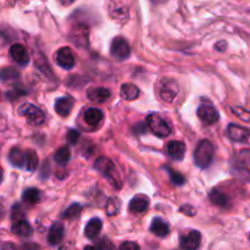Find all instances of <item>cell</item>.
Instances as JSON below:
<instances>
[{"instance_id": "cell-1", "label": "cell", "mask_w": 250, "mask_h": 250, "mask_svg": "<svg viewBox=\"0 0 250 250\" xmlns=\"http://www.w3.org/2000/svg\"><path fill=\"white\" fill-rule=\"evenodd\" d=\"M231 171L241 180H250V150H242L231 159Z\"/></svg>"}, {"instance_id": "cell-2", "label": "cell", "mask_w": 250, "mask_h": 250, "mask_svg": "<svg viewBox=\"0 0 250 250\" xmlns=\"http://www.w3.org/2000/svg\"><path fill=\"white\" fill-rule=\"evenodd\" d=\"M215 149L210 141L205 139L197 146L194 150V164L199 168H208L214 160Z\"/></svg>"}, {"instance_id": "cell-3", "label": "cell", "mask_w": 250, "mask_h": 250, "mask_svg": "<svg viewBox=\"0 0 250 250\" xmlns=\"http://www.w3.org/2000/svg\"><path fill=\"white\" fill-rule=\"evenodd\" d=\"M94 168L99 171L103 176H105L114 185L115 188H121V180H120L119 173L114 163L109 158H105V156L98 158L94 163Z\"/></svg>"}, {"instance_id": "cell-4", "label": "cell", "mask_w": 250, "mask_h": 250, "mask_svg": "<svg viewBox=\"0 0 250 250\" xmlns=\"http://www.w3.org/2000/svg\"><path fill=\"white\" fill-rule=\"evenodd\" d=\"M146 127L154 136L165 138L171 133V126L159 114H149L146 117Z\"/></svg>"}, {"instance_id": "cell-5", "label": "cell", "mask_w": 250, "mask_h": 250, "mask_svg": "<svg viewBox=\"0 0 250 250\" xmlns=\"http://www.w3.org/2000/svg\"><path fill=\"white\" fill-rule=\"evenodd\" d=\"M19 114L23 116L26 121L32 126H39L45 121V115H44L43 110L31 103H23L19 107Z\"/></svg>"}, {"instance_id": "cell-6", "label": "cell", "mask_w": 250, "mask_h": 250, "mask_svg": "<svg viewBox=\"0 0 250 250\" xmlns=\"http://www.w3.org/2000/svg\"><path fill=\"white\" fill-rule=\"evenodd\" d=\"M70 39L77 46H87L89 43V27L83 23L75 24L70 32Z\"/></svg>"}, {"instance_id": "cell-7", "label": "cell", "mask_w": 250, "mask_h": 250, "mask_svg": "<svg viewBox=\"0 0 250 250\" xmlns=\"http://www.w3.org/2000/svg\"><path fill=\"white\" fill-rule=\"evenodd\" d=\"M197 115L199 117L200 121L203 124L208 125V126H211V125L216 124L220 119L219 111L215 106L210 104H202L197 110Z\"/></svg>"}, {"instance_id": "cell-8", "label": "cell", "mask_w": 250, "mask_h": 250, "mask_svg": "<svg viewBox=\"0 0 250 250\" xmlns=\"http://www.w3.org/2000/svg\"><path fill=\"white\" fill-rule=\"evenodd\" d=\"M110 53L117 60H126L131 54V48L127 41L122 37H116L112 41L111 48H110Z\"/></svg>"}, {"instance_id": "cell-9", "label": "cell", "mask_w": 250, "mask_h": 250, "mask_svg": "<svg viewBox=\"0 0 250 250\" xmlns=\"http://www.w3.org/2000/svg\"><path fill=\"white\" fill-rule=\"evenodd\" d=\"M227 136L231 141L236 143L250 144V129L247 127L237 126V125H229L227 127Z\"/></svg>"}, {"instance_id": "cell-10", "label": "cell", "mask_w": 250, "mask_h": 250, "mask_svg": "<svg viewBox=\"0 0 250 250\" xmlns=\"http://www.w3.org/2000/svg\"><path fill=\"white\" fill-rule=\"evenodd\" d=\"M160 98L166 103H172L178 94V84L173 80L166 78L160 84Z\"/></svg>"}, {"instance_id": "cell-11", "label": "cell", "mask_w": 250, "mask_h": 250, "mask_svg": "<svg viewBox=\"0 0 250 250\" xmlns=\"http://www.w3.org/2000/svg\"><path fill=\"white\" fill-rule=\"evenodd\" d=\"M56 62L63 70L73 68L76 65V59L75 55H73V51L68 46H63V48L59 49V51L56 53Z\"/></svg>"}, {"instance_id": "cell-12", "label": "cell", "mask_w": 250, "mask_h": 250, "mask_svg": "<svg viewBox=\"0 0 250 250\" xmlns=\"http://www.w3.org/2000/svg\"><path fill=\"white\" fill-rule=\"evenodd\" d=\"M202 243V234L198 231H189L180 238V247L183 249H198Z\"/></svg>"}, {"instance_id": "cell-13", "label": "cell", "mask_w": 250, "mask_h": 250, "mask_svg": "<svg viewBox=\"0 0 250 250\" xmlns=\"http://www.w3.org/2000/svg\"><path fill=\"white\" fill-rule=\"evenodd\" d=\"M10 56L20 66H26L29 62V54L22 44H14L10 46Z\"/></svg>"}, {"instance_id": "cell-14", "label": "cell", "mask_w": 250, "mask_h": 250, "mask_svg": "<svg viewBox=\"0 0 250 250\" xmlns=\"http://www.w3.org/2000/svg\"><path fill=\"white\" fill-rule=\"evenodd\" d=\"M27 160H28V150L23 151L20 148H12L9 151V161L12 166L26 170Z\"/></svg>"}, {"instance_id": "cell-15", "label": "cell", "mask_w": 250, "mask_h": 250, "mask_svg": "<svg viewBox=\"0 0 250 250\" xmlns=\"http://www.w3.org/2000/svg\"><path fill=\"white\" fill-rule=\"evenodd\" d=\"M63 236H65V229H63V225L61 222H55V224L51 225V227L49 229L48 232V243L50 246L55 247L62 242Z\"/></svg>"}, {"instance_id": "cell-16", "label": "cell", "mask_w": 250, "mask_h": 250, "mask_svg": "<svg viewBox=\"0 0 250 250\" xmlns=\"http://www.w3.org/2000/svg\"><path fill=\"white\" fill-rule=\"evenodd\" d=\"M167 154L176 161L183 160L186 154V144L181 141H171L166 146Z\"/></svg>"}, {"instance_id": "cell-17", "label": "cell", "mask_w": 250, "mask_h": 250, "mask_svg": "<svg viewBox=\"0 0 250 250\" xmlns=\"http://www.w3.org/2000/svg\"><path fill=\"white\" fill-rule=\"evenodd\" d=\"M75 105V100L71 97H61L55 102V111L60 116L66 117L71 114Z\"/></svg>"}, {"instance_id": "cell-18", "label": "cell", "mask_w": 250, "mask_h": 250, "mask_svg": "<svg viewBox=\"0 0 250 250\" xmlns=\"http://www.w3.org/2000/svg\"><path fill=\"white\" fill-rule=\"evenodd\" d=\"M11 231L12 233L21 237V238H29V237L33 234V229H32L31 225H29L24 219L14 221V224H12L11 226Z\"/></svg>"}, {"instance_id": "cell-19", "label": "cell", "mask_w": 250, "mask_h": 250, "mask_svg": "<svg viewBox=\"0 0 250 250\" xmlns=\"http://www.w3.org/2000/svg\"><path fill=\"white\" fill-rule=\"evenodd\" d=\"M83 120L87 125L93 127H97L98 125L102 124V121L104 120V114L100 109H97V107H90L83 115Z\"/></svg>"}, {"instance_id": "cell-20", "label": "cell", "mask_w": 250, "mask_h": 250, "mask_svg": "<svg viewBox=\"0 0 250 250\" xmlns=\"http://www.w3.org/2000/svg\"><path fill=\"white\" fill-rule=\"evenodd\" d=\"M88 99L92 100L93 103H98V104H102L105 103L110 98V90L106 88L102 87H95L90 88L87 92Z\"/></svg>"}, {"instance_id": "cell-21", "label": "cell", "mask_w": 250, "mask_h": 250, "mask_svg": "<svg viewBox=\"0 0 250 250\" xmlns=\"http://www.w3.org/2000/svg\"><path fill=\"white\" fill-rule=\"evenodd\" d=\"M150 231L151 233L155 234L156 237L165 238V237L170 233V226H168L167 222L164 221L161 217H155L150 225Z\"/></svg>"}, {"instance_id": "cell-22", "label": "cell", "mask_w": 250, "mask_h": 250, "mask_svg": "<svg viewBox=\"0 0 250 250\" xmlns=\"http://www.w3.org/2000/svg\"><path fill=\"white\" fill-rule=\"evenodd\" d=\"M102 229H103L102 220L94 217V219H92L87 225H85V229H84L85 237H87L88 239H90V241H93V239H95L98 236H99L100 232H102Z\"/></svg>"}, {"instance_id": "cell-23", "label": "cell", "mask_w": 250, "mask_h": 250, "mask_svg": "<svg viewBox=\"0 0 250 250\" xmlns=\"http://www.w3.org/2000/svg\"><path fill=\"white\" fill-rule=\"evenodd\" d=\"M149 207V199L146 195H137V197L132 198V200L129 202V211L131 212H137V214H141L144 212Z\"/></svg>"}, {"instance_id": "cell-24", "label": "cell", "mask_w": 250, "mask_h": 250, "mask_svg": "<svg viewBox=\"0 0 250 250\" xmlns=\"http://www.w3.org/2000/svg\"><path fill=\"white\" fill-rule=\"evenodd\" d=\"M141 94V90L133 83H125L121 87V97L125 100H136Z\"/></svg>"}, {"instance_id": "cell-25", "label": "cell", "mask_w": 250, "mask_h": 250, "mask_svg": "<svg viewBox=\"0 0 250 250\" xmlns=\"http://www.w3.org/2000/svg\"><path fill=\"white\" fill-rule=\"evenodd\" d=\"M210 200L212 202V204L217 205V207H221V208H226L229 207V197H227L225 193L220 192L217 189H212L209 194Z\"/></svg>"}, {"instance_id": "cell-26", "label": "cell", "mask_w": 250, "mask_h": 250, "mask_svg": "<svg viewBox=\"0 0 250 250\" xmlns=\"http://www.w3.org/2000/svg\"><path fill=\"white\" fill-rule=\"evenodd\" d=\"M42 193L41 190L37 189V188H28L23 192L22 194V200L28 204H37V203L41 202Z\"/></svg>"}, {"instance_id": "cell-27", "label": "cell", "mask_w": 250, "mask_h": 250, "mask_svg": "<svg viewBox=\"0 0 250 250\" xmlns=\"http://www.w3.org/2000/svg\"><path fill=\"white\" fill-rule=\"evenodd\" d=\"M110 14H111L112 19L117 20L119 22H125L126 20H128V9L125 6H120V5L111 6Z\"/></svg>"}, {"instance_id": "cell-28", "label": "cell", "mask_w": 250, "mask_h": 250, "mask_svg": "<svg viewBox=\"0 0 250 250\" xmlns=\"http://www.w3.org/2000/svg\"><path fill=\"white\" fill-rule=\"evenodd\" d=\"M70 159H71V151L67 146H62V148H60L58 151H56L55 155H54V160H55V163L61 166H65L66 164L70 161Z\"/></svg>"}, {"instance_id": "cell-29", "label": "cell", "mask_w": 250, "mask_h": 250, "mask_svg": "<svg viewBox=\"0 0 250 250\" xmlns=\"http://www.w3.org/2000/svg\"><path fill=\"white\" fill-rule=\"evenodd\" d=\"M81 210H82V205L75 203V204L71 205L70 208H67V209L62 212L61 217H62V219H75V217H77L78 215L81 214Z\"/></svg>"}, {"instance_id": "cell-30", "label": "cell", "mask_w": 250, "mask_h": 250, "mask_svg": "<svg viewBox=\"0 0 250 250\" xmlns=\"http://www.w3.org/2000/svg\"><path fill=\"white\" fill-rule=\"evenodd\" d=\"M120 210V200L116 198H110L106 203V214L109 216H114Z\"/></svg>"}, {"instance_id": "cell-31", "label": "cell", "mask_w": 250, "mask_h": 250, "mask_svg": "<svg viewBox=\"0 0 250 250\" xmlns=\"http://www.w3.org/2000/svg\"><path fill=\"white\" fill-rule=\"evenodd\" d=\"M166 171H168V176H170V180L173 185H176V186L185 185L186 178L183 177L180 172H177V171H173L172 168H170V167H166Z\"/></svg>"}, {"instance_id": "cell-32", "label": "cell", "mask_w": 250, "mask_h": 250, "mask_svg": "<svg viewBox=\"0 0 250 250\" xmlns=\"http://www.w3.org/2000/svg\"><path fill=\"white\" fill-rule=\"evenodd\" d=\"M24 217V212L23 210H22V208L20 207L19 204L14 205V208H12V211H11V219L14 220V221H16V220H21Z\"/></svg>"}, {"instance_id": "cell-33", "label": "cell", "mask_w": 250, "mask_h": 250, "mask_svg": "<svg viewBox=\"0 0 250 250\" xmlns=\"http://www.w3.org/2000/svg\"><path fill=\"white\" fill-rule=\"evenodd\" d=\"M80 137H81V133L80 131H77V129H70V131L67 132V141L70 142L71 144L77 143Z\"/></svg>"}, {"instance_id": "cell-34", "label": "cell", "mask_w": 250, "mask_h": 250, "mask_svg": "<svg viewBox=\"0 0 250 250\" xmlns=\"http://www.w3.org/2000/svg\"><path fill=\"white\" fill-rule=\"evenodd\" d=\"M23 95H26V90H22V89H15V90H11V92L6 93V98L11 100L16 99V98L19 97H23Z\"/></svg>"}, {"instance_id": "cell-35", "label": "cell", "mask_w": 250, "mask_h": 250, "mask_svg": "<svg viewBox=\"0 0 250 250\" xmlns=\"http://www.w3.org/2000/svg\"><path fill=\"white\" fill-rule=\"evenodd\" d=\"M120 249H133L137 250L139 249V246L137 243H133V242H125L120 246Z\"/></svg>"}, {"instance_id": "cell-36", "label": "cell", "mask_w": 250, "mask_h": 250, "mask_svg": "<svg viewBox=\"0 0 250 250\" xmlns=\"http://www.w3.org/2000/svg\"><path fill=\"white\" fill-rule=\"evenodd\" d=\"M215 48H216L219 51H225L227 48V43L224 41H220V42H217L216 45H215Z\"/></svg>"}, {"instance_id": "cell-37", "label": "cell", "mask_w": 250, "mask_h": 250, "mask_svg": "<svg viewBox=\"0 0 250 250\" xmlns=\"http://www.w3.org/2000/svg\"><path fill=\"white\" fill-rule=\"evenodd\" d=\"M153 1H155V2H160V1H164V0H153Z\"/></svg>"}]
</instances>
